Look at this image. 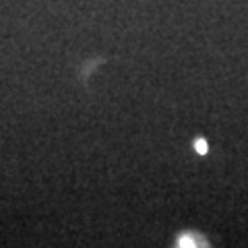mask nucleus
Returning <instances> with one entry per match:
<instances>
[{
  "label": "nucleus",
  "mask_w": 248,
  "mask_h": 248,
  "mask_svg": "<svg viewBox=\"0 0 248 248\" xmlns=\"http://www.w3.org/2000/svg\"><path fill=\"white\" fill-rule=\"evenodd\" d=\"M197 149H199L201 153H205V151H207V147H205V143H203V141H201V143H197Z\"/></svg>",
  "instance_id": "1"
}]
</instances>
